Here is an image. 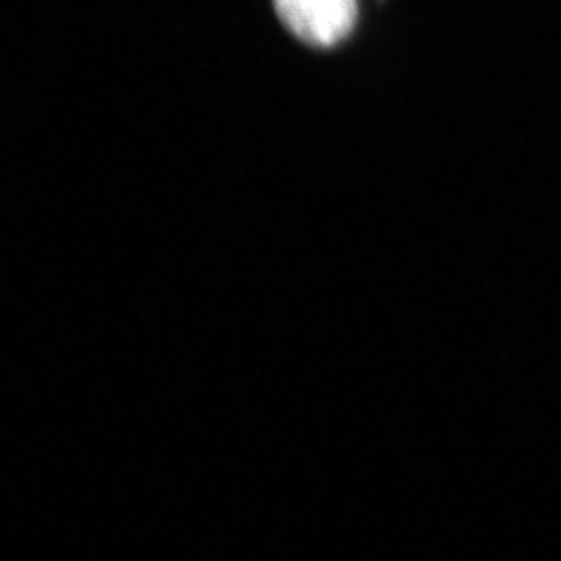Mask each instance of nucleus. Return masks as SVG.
<instances>
[{"label":"nucleus","mask_w":561,"mask_h":561,"mask_svg":"<svg viewBox=\"0 0 561 561\" xmlns=\"http://www.w3.org/2000/svg\"><path fill=\"white\" fill-rule=\"evenodd\" d=\"M287 30L314 48H333L355 27L356 0H275Z\"/></svg>","instance_id":"nucleus-1"}]
</instances>
